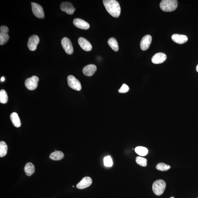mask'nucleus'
<instances>
[{"mask_svg":"<svg viewBox=\"0 0 198 198\" xmlns=\"http://www.w3.org/2000/svg\"><path fill=\"white\" fill-rule=\"evenodd\" d=\"M103 3L107 11L113 17L118 18L121 13V8L118 2L115 0H104Z\"/></svg>","mask_w":198,"mask_h":198,"instance_id":"obj_1","label":"nucleus"},{"mask_svg":"<svg viewBox=\"0 0 198 198\" xmlns=\"http://www.w3.org/2000/svg\"><path fill=\"white\" fill-rule=\"evenodd\" d=\"M178 4L176 0H163L160 2V7L164 11L171 12L176 9Z\"/></svg>","mask_w":198,"mask_h":198,"instance_id":"obj_2","label":"nucleus"},{"mask_svg":"<svg viewBox=\"0 0 198 198\" xmlns=\"http://www.w3.org/2000/svg\"><path fill=\"white\" fill-rule=\"evenodd\" d=\"M166 183L162 179H159L155 181L153 183L152 189L155 195L160 196L164 192Z\"/></svg>","mask_w":198,"mask_h":198,"instance_id":"obj_3","label":"nucleus"},{"mask_svg":"<svg viewBox=\"0 0 198 198\" xmlns=\"http://www.w3.org/2000/svg\"><path fill=\"white\" fill-rule=\"evenodd\" d=\"M68 86L74 90L79 91L82 89V86L79 81L74 76L69 75L67 78Z\"/></svg>","mask_w":198,"mask_h":198,"instance_id":"obj_4","label":"nucleus"},{"mask_svg":"<svg viewBox=\"0 0 198 198\" xmlns=\"http://www.w3.org/2000/svg\"><path fill=\"white\" fill-rule=\"evenodd\" d=\"M39 79L37 76H34L27 79L25 81V85L28 89L34 90L37 88Z\"/></svg>","mask_w":198,"mask_h":198,"instance_id":"obj_5","label":"nucleus"},{"mask_svg":"<svg viewBox=\"0 0 198 198\" xmlns=\"http://www.w3.org/2000/svg\"><path fill=\"white\" fill-rule=\"evenodd\" d=\"M32 11L36 17L43 19L44 14L43 8L39 4L34 2L31 3Z\"/></svg>","mask_w":198,"mask_h":198,"instance_id":"obj_6","label":"nucleus"},{"mask_svg":"<svg viewBox=\"0 0 198 198\" xmlns=\"http://www.w3.org/2000/svg\"><path fill=\"white\" fill-rule=\"evenodd\" d=\"M61 44L66 53L71 55L74 52V48L71 42L67 37H64L61 40Z\"/></svg>","mask_w":198,"mask_h":198,"instance_id":"obj_7","label":"nucleus"},{"mask_svg":"<svg viewBox=\"0 0 198 198\" xmlns=\"http://www.w3.org/2000/svg\"><path fill=\"white\" fill-rule=\"evenodd\" d=\"M39 42V38L37 35H33L30 37L27 44L29 50L31 51H35Z\"/></svg>","mask_w":198,"mask_h":198,"instance_id":"obj_8","label":"nucleus"},{"mask_svg":"<svg viewBox=\"0 0 198 198\" xmlns=\"http://www.w3.org/2000/svg\"><path fill=\"white\" fill-rule=\"evenodd\" d=\"M0 44L2 45L8 41L9 39V36L7 32L9 29L7 26H2L0 28Z\"/></svg>","mask_w":198,"mask_h":198,"instance_id":"obj_9","label":"nucleus"},{"mask_svg":"<svg viewBox=\"0 0 198 198\" xmlns=\"http://www.w3.org/2000/svg\"><path fill=\"white\" fill-rule=\"evenodd\" d=\"M60 9L62 11L70 15H73L76 10L72 4L69 2H62L61 4Z\"/></svg>","mask_w":198,"mask_h":198,"instance_id":"obj_10","label":"nucleus"},{"mask_svg":"<svg viewBox=\"0 0 198 198\" xmlns=\"http://www.w3.org/2000/svg\"><path fill=\"white\" fill-rule=\"evenodd\" d=\"M151 41L152 38L150 35H147L143 36L140 43V47L141 50L143 51H145L148 49L151 45Z\"/></svg>","mask_w":198,"mask_h":198,"instance_id":"obj_11","label":"nucleus"},{"mask_svg":"<svg viewBox=\"0 0 198 198\" xmlns=\"http://www.w3.org/2000/svg\"><path fill=\"white\" fill-rule=\"evenodd\" d=\"M78 43L80 47L84 51L89 52L92 49V46L90 42L85 38L80 37L78 40Z\"/></svg>","mask_w":198,"mask_h":198,"instance_id":"obj_12","label":"nucleus"},{"mask_svg":"<svg viewBox=\"0 0 198 198\" xmlns=\"http://www.w3.org/2000/svg\"><path fill=\"white\" fill-rule=\"evenodd\" d=\"M167 59V56L163 52H159L155 54L151 58L153 64H159L163 63Z\"/></svg>","mask_w":198,"mask_h":198,"instance_id":"obj_13","label":"nucleus"},{"mask_svg":"<svg viewBox=\"0 0 198 198\" xmlns=\"http://www.w3.org/2000/svg\"><path fill=\"white\" fill-rule=\"evenodd\" d=\"M73 24L76 27L83 29H88L90 27L89 24L88 22L82 19H74L73 21Z\"/></svg>","mask_w":198,"mask_h":198,"instance_id":"obj_14","label":"nucleus"},{"mask_svg":"<svg viewBox=\"0 0 198 198\" xmlns=\"http://www.w3.org/2000/svg\"><path fill=\"white\" fill-rule=\"evenodd\" d=\"M92 183V179L89 177H85L83 178L76 185L79 189H83L90 187Z\"/></svg>","mask_w":198,"mask_h":198,"instance_id":"obj_15","label":"nucleus"},{"mask_svg":"<svg viewBox=\"0 0 198 198\" xmlns=\"http://www.w3.org/2000/svg\"><path fill=\"white\" fill-rule=\"evenodd\" d=\"M97 66L94 64H90L87 65L83 70V72L85 75L91 76L96 71Z\"/></svg>","mask_w":198,"mask_h":198,"instance_id":"obj_16","label":"nucleus"},{"mask_svg":"<svg viewBox=\"0 0 198 198\" xmlns=\"http://www.w3.org/2000/svg\"><path fill=\"white\" fill-rule=\"evenodd\" d=\"M171 38L173 42L179 44L185 43L188 40V38L186 35L178 34H173Z\"/></svg>","mask_w":198,"mask_h":198,"instance_id":"obj_17","label":"nucleus"},{"mask_svg":"<svg viewBox=\"0 0 198 198\" xmlns=\"http://www.w3.org/2000/svg\"><path fill=\"white\" fill-rule=\"evenodd\" d=\"M11 119L13 125L16 127H19L21 126V122L19 115L16 112L12 113L11 115Z\"/></svg>","mask_w":198,"mask_h":198,"instance_id":"obj_18","label":"nucleus"},{"mask_svg":"<svg viewBox=\"0 0 198 198\" xmlns=\"http://www.w3.org/2000/svg\"><path fill=\"white\" fill-rule=\"evenodd\" d=\"M64 154L63 152L60 151H54L50 155V158L52 160L58 161L63 159Z\"/></svg>","mask_w":198,"mask_h":198,"instance_id":"obj_19","label":"nucleus"},{"mask_svg":"<svg viewBox=\"0 0 198 198\" xmlns=\"http://www.w3.org/2000/svg\"><path fill=\"white\" fill-rule=\"evenodd\" d=\"M35 169L33 164L28 163L24 167V171L28 176H31L35 172Z\"/></svg>","mask_w":198,"mask_h":198,"instance_id":"obj_20","label":"nucleus"},{"mask_svg":"<svg viewBox=\"0 0 198 198\" xmlns=\"http://www.w3.org/2000/svg\"><path fill=\"white\" fill-rule=\"evenodd\" d=\"M108 44L110 47L115 52H118L119 47L118 42L114 38H111L108 40Z\"/></svg>","mask_w":198,"mask_h":198,"instance_id":"obj_21","label":"nucleus"},{"mask_svg":"<svg viewBox=\"0 0 198 198\" xmlns=\"http://www.w3.org/2000/svg\"><path fill=\"white\" fill-rule=\"evenodd\" d=\"M7 146L6 143L2 141L0 142V157H3L7 154Z\"/></svg>","mask_w":198,"mask_h":198,"instance_id":"obj_22","label":"nucleus"},{"mask_svg":"<svg viewBox=\"0 0 198 198\" xmlns=\"http://www.w3.org/2000/svg\"><path fill=\"white\" fill-rule=\"evenodd\" d=\"M135 152L141 156H145L148 153V151L146 147L143 146H138L135 149Z\"/></svg>","mask_w":198,"mask_h":198,"instance_id":"obj_23","label":"nucleus"},{"mask_svg":"<svg viewBox=\"0 0 198 198\" xmlns=\"http://www.w3.org/2000/svg\"><path fill=\"white\" fill-rule=\"evenodd\" d=\"M8 96L5 90H2L0 91V102L2 104H5L7 102Z\"/></svg>","mask_w":198,"mask_h":198,"instance_id":"obj_24","label":"nucleus"},{"mask_svg":"<svg viewBox=\"0 0 198 198\" xmlns=\"http://www.w3.org/2000/svg\"><path fill=\"white\" fill-rule=\"evenodd\" d=\"M169 165L164 163H159L156 165V169L157 170L161 171H166L170 169Z\"/></svg>","mask_w":198,"mask_h":198,"instance_id":"obj_25","label":"nucleus"},{"mask_svg":"<svg viewBox=\"0 0 198 198\" xmlns=\"http://www.w3.org/2000/svg\"><path fill=\"white\" fill-rule=\"evenodd\" d=\"M136 162L137 164L142 167H146L147 165V160L146 158L140 156L137 157Z\"/></svg>","mask_w":198,"mask_h":198,"instance_id":"obj_26","label":"nucleus"},{"mask_svg":"<svg viewBox=\"0 0 198 198\" xmlns=\"http://www.w3.org/2000/svg\"><path fill=\"white\" fill-rule=\"evenodd\" d=\"M104 163L105 166L107 167H112L113 165V161L110 156L105 157L104 159Z\"/></svg>","mask_w":198,"mask_h":198,"instance_id":"obj_27","label":"nucleus"},{"mask_svg":"<svg viewBox=\"0 0 198 198\" xmlns=\"http://www.w3.org/2000/svg\"><path fill=\"white\" fill-rule=\"evenodd\" d=\"M129 88L128 86L126 84H123L120 89L118 90V92L120 93H126L128 91Z\"/></svg>","mask_w":198,"mask_h":198,"instance_id":"obj_28","label":"nucleus"},{"mask_svg":"<svg viewBox=\"0 0 198 198\" xmlns=\"http://www.w3.org/2000/svg\"><path fill=\"white\" fill-rule=\"evenodd\" d=\"M5 77H3V76L2 77V78H1V82H4V81H5Z\"/></svg>","mask_w":198,"mask_h":198,"instance_id":"obj_29","label":"nucleus"},{"mask_svg":"<svg viewBox=\"0 0 198 198\" xmlns=\"http://www.w3.org/2000/svg\"><path fill=\"white\" fill-rule=\"evenodd\" d=\"M196 70L197 72H198V64L196 66Z\"/></svg>","mask_w":198,"mask_h":198,"instance_id":"obj_30","label":"nucleus"},{"mask_svg":"<svg viewBox=\"0 0 198 198\" xmlns=\"http://www.w3.org/2000/svg\"><path fill=\"white\" fill-rule=\"evenodd\" d=\"M170 198H175L173 197H171Z\"/></svg>","mask_w":198,"mask_h":198,"instance_id":"obj_31","label":"nucleus"},{"mask_svg":"<svg viewBox=\"0 0 198 198\" xmlns=\"http://www.w3.org/2000/svg\"></svg>","mask_w":198,"mask_h":198,"instance_id":"obj_32","label":"nucleus"}]
</instances>
